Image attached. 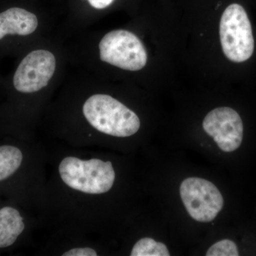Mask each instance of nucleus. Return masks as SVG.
<instances>
[{"label": "nucleus", "instance_id": "obj_14", "mask_svg": "<svg viewBox=\"0 0 256 256\" xmlns=\"http://www.w3.org/2000/svg\"><path fill=\"white\" fill-rule=\"evenodd\" d=\"M3 82H2L1 78H0V86H1V85H2V84H3Z\"/></svg>", "mask_w": 256, "mask_h": 256}, {"label": "nucleus", "instance_id": "obj_10", "mask_svg": "<svg viewBox=\"0 0 256 256\" xmlns=\"http://www.w3.org/2000/svg\"><path fill=\"white\" fill-rule=\"evenodd\" d=\"M131 256H170L168 247L153 238H142L136 242L130 252Z\"/></svg>", "mask_w": 256, "mask_h": 256}, {"label": "nucleus", "instance_id": "obj_7", "mask_svg": "<svg viewBox=\"0 0 256 256\" xmlns=\"http://www.w3.org/2000/svg\"><path fill=\"white\" fill-rule=\"evenodd\" d=\"M180 194L188 215L196 222H212L224 207L222 193L216 185L205 178H186L180 185Z\"/></svg>", "mask_w": 256, "mask_h": 256}, {"label": "nucleus", "instance_id": "obj_9", "mask_svg": "<svg viewBox=\"0 0 256 256\" xmlns=\"http://www.w3.org/2000/svg\"><path fill=\"white\" fill-rule=\"evenodd\" d=\"M24 218L18 208L10 205L0 206V249L12 246L23 234Z\"/></svg>", "mask_w": 256, "mask_h": 256}, {"label": "nucleus", "instance_id": "obj_8", "mask_svg": "<svg viewBox=\"0 0 256 256\" xmlns=\"http://www.w3.org/2000/svg\"><path fill=\"white\" fill-rule=\"evenodd\" d=\"M205 132L213 138L220 150L232 152L242 144L244 124L238 112L228 107L210 111L203 121Z\"/></svg>", "mask_w": 256, "mask_h": 256}, {"label": "nucleus", "instance_id": "obj_2", "mask_svg": "<svg viewBox=\"0 0 256 256\" xmlns=\"http://www.w3.org/2000/svg\"><path fill=\"white\" fill-rule=\"evenodd\" d=\"M56 67V56L50 50L36 48L24 54L13 73L4 82L11 102L48 86Z\"/></svg>", "mask_w": 256, "mask_h": 256}, {"label": "nucleus", "instance_id": "obj_3", "mask_svg": "<svg viewBox=\"0 0 256 256\" xmlns=\"http://www.w3.org/2000/svg\"><path fill=\"white\" fill-rule=\"evenodd\" d=\"M58 171L67 186L89 194L110 191L116 178L112 162L98 159L82 160L67 156L60 163Z\"/></svg>", "mask_w": 256, "mask_h": 256}, {"label": "nucleus", "instance_id": "obj_11", "mask_svg": "<svg viewBox=\"0 0 256 256\" xmlns=\"http://www.w3.org/2000/svg\"><path fill=\"white\" fill-rule=\"evenodd\" d=\"M236 244L228 239L215 242L206 252V256H238Z\"/></svg>", "mask_w": 256, "mask_h": 256}, {"label": "nucleus", "instance_id": "obj_6", "mask_svg": "<svg viewBox=\"0 0 256 256\" xmlns=\"http://www.w3.org/2000/svg\"><path fill=\"white\" fill-rule=\"evenodd\" d=\"M38 25V15L28 5L8 4L0 8V56L22 52Z\"/></svg>", "mask_w": 256, "mask_h": 256}, {"label": "nucleus", "instance_id": "obj_4", "mask_svg": "<svg viewBox=\"0 0 256 256\" xmlns=\"http://www.w3.org/2000/svg\"><path fill=\"white\" fill-rule=\"evenodd\" d=\"M220 34L224 55L230 62L242 63L252 56L255 42L252 24L242 5L232 4L224 10Z\"/></svg>", "mask_w": 256, "mask_h": 256}, {"label": "nucleus", "instance_id": "obj_12", "mask_svg": "<svg viewBox=\"0 0 256 256\" xmlns=\"http://www.w3.org/2000/svg\"><path fill=\"white\" fill-rule=\"evenodd\" d=\"M88 9L92 11H102L107 10L114 4L116 0H76Z\"/></svg>", "mask_w": 256, "mask_h": 256}, {"label": "nucleus", "instance_id": "obj_5", "mask_svg": "<svg viewBox=\"0 0 256 256\" xmlns=\"http://www.w3.org/2000/svg\"><path fill=\"white\" fill-rule=\"evenodd\" d=\"M98 52L101 62L122 70L138 72L148 63V52L142 41L128 30L108 32L99 42Z\"/></svg>", "mask_w": 256, "mask_h": 256}, {"label": "nucleus", "instance_id": "obj_1", "mask_svg": "<svg viewBox=\"0 0 256 256\" xmlns=\"http://www.w3.org/2000/svg\"><path fill=\"white\" fill-rule=\"evenodd\" d=\"M82 114L92 128L114 137H130L140 128L137 114L107 94L90 96L82 106Z\"/></svg>", "mask_w": 256, "mask_h": 256}, {"label": "nucleus", "instance_id": "obj_13", "mask_svg": "<svg viewBox=\"0 0 256 256\" xmlns=\"http://www.w3.org/2000/svg\"><path fill=\"white\" fill-rule=\"evenodd\" d=\"M97 252L92 248H76L70 249L63 254V256H96Z\"/></svg>", "mask_w": 256, "mask_h": 256}]
</instances>
